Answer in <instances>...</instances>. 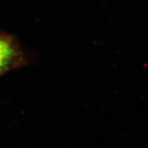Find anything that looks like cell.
<instances>
[{
	"label": "cell",
	"instance_id": "obj_1",
	"mask_svg": "<svg viewBox=\"0 0 148 148\" xmlns=\"http://www.w3.org/2000/svg\"><path fill=\"white\" fill-rule=\"evenodd\" d=\"M29 59L16 37L0 32V77L27 66Z\"/></svg>",
	"mask_w": 148,
	"mask_h": 148
}]
</instances>
